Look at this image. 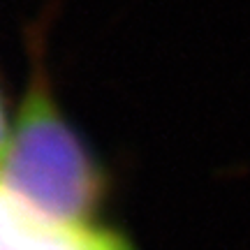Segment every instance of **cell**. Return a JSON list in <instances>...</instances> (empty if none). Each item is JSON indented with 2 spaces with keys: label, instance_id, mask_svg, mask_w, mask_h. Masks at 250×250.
Wrapping results in <instances>:
<instances>
[{
  "label": "cell",
  "instance_id": "cell-1",
  "mask_svg": "<svg viewBox=\"0 0 250 250\" xmlns=\"http://www.w3.org/2000/svg\"><path fill=\"white\" fill-rule=\"evenodd\" d=\"M0 186L37 213L70 225H88L102 199V174L42 81L30 86L14 137L0 155Z\"/></svg>",
  "mask_w": 250,
  "mask_h": 250
},
{
  "label": "cell",
  "instance_id": "cell-3",
  "mask_svg": "<svg viewBox=\"0 0 250 250\" xmlns=\"http://www.w3.org/2000/svg\"><path fill=\"white\" fill-rule=\"evenodd\" d=\"M7 142H9V137H7V127H5V116H2V109H0V155L5 151Z\"/></svg>",
  "mask_w": 250,
  "mask_h": 250
},
{
  "label": "cell",
  "instance_id": "cell-2",
  "mask_svg": "<svg viewBox=\"0 0 250 250\" xmlns=\"http://www.w3.org/2000/svg\"><path fill=\"white\" fill-rule=\"evenodd\" d=\"M0 250H132L121 234L58 223L0 186Z\"/></svg>",
  "mask_w": 250,
  "mask_h": 250
}]
</instances>
